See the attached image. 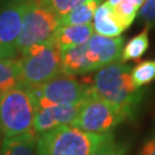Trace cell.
<instances>
[{
  "instance_id": "cell-16",
  "label": "cell",
  "mask_w": 155,
  "mask_h": 155,
  "mask_svg": "<svg viewBox=\"0 0 155 155\" xmlns=\"http://www.w3.org/2000/svg\"><path fill=\"white\" fill-rule=\"evenodd\" d=\"M148 31H150V27L146 25V28L143 31L136 35L123 46L120 61L123 63L127 61H133V60H138L144 55L150 46Z\"/></svg>"
},
{
  "instance_id": "cell-18",
  "label": "cell",
  "mask_w": 155,
  "mask_h": 155,
  "mask_svg": "<svg viewBox=\"0 0 155 155\" xmlns=\"http://www.w3.org/2000/svg\"><path fill=\"white\" fill-rule=\"evenodd\" d=\"M131 78L133 84L141 89L145 85L155 81V60L139 61L131 68Z\"/></svg>"
},
{
  "instance_id": "cell-20",
  "label": "cell",
  "mask_w": 155,
  "mask_h": 155,
  "mask_svg": "<svg viewBox=\"0 0 155 155\" xmlns=\"http://www.w3.org/2000/svg\"><path fill=\"white\" fill-rule=\"evenodd\" d=\"M86 1H89V0H48V4H50L51 8L53 9V12L61 20L62 17L67 15L69 12H71L74 8H76ZM99 1H101V0H99Z\"/></svg>"
},
{
  "instance_id": "cell-9",
  "label": "cell",
  "mask_w": 155,
  "mask_h": 155,
  "mask_svg": "<svg viewBox=\"0 0 155 155\" xmlns=\"http://www.w3.org/2000/svg\"><path fill=\"white\" fill-rule=\"evenodd\" d=\"M81 106L82 104L37 108L33 121V131L36 134H41L56 127L72 125L81 109Z\"/></svg>"
},
{
  "instance_id": "cell-3",
  "label": "cell",
  "mask_w": 155,
  "mask_h": 155,
  "mask_svg": "<svg viewBox=\"0 0 155 155\" xmlns=\"http://www.w3.org/2000/svg\"><path fill=\"white\" fill-rule=\"evenodd\" d=\"M111 134L89 133L72 125L56 127L37 134L38 155H92Z\"/></svg>"
},
{
  "instance_id": "cell-8",
  "label": "cell",
  "mask_w": 155,
  "mask_h": 155,
  "mask_svg": "<svg viewBox=\"0 0 155 155\" xmlns=\"http://www.w3.org/2000/svg\"><path fill=\"white\" fill-rule=\"evenodd\" d=\"M32 0H7L0 7V52L5 59H15L17 39L24 15Z\"/></svg>"
},
{
  "instance_id": "cell-14",
  "label": "cell",
  "mask_w": 155,
  "mask_h": 155,
  "mask_svg": "<svg viewBox=\"0 0 155 155\" xmlns=\"http://www.w3.org/2000/svg\"><path fill=\"white\" fill-rule=\"evenodd\" d=\"M0 155H38L37 134L31 132L4 138L0 144Z\"/></svg>"
},
{
  "instance_id": "cell-12",
  "label": "cell",
  "mask_w": 155,
  "mask_h": 155,
  "mask_svg": "<svg viewBox=\"0 0 155 155\" xmlns=\"http://www.w3.org/2000/svg\"><path fill=\"white\" fill-rule=\"evenodd\" d=\"M93 31L91 23L81 25H61L53 38L63 50L67 47L86 44L93 36Z\"/></svg>"
},
{
  "instance_id": "cell-24",
  "label": "cell",
  "mask_w": 155,
  "mask_h": 155,
  "mask_svg": "<svg viewBox=\"0 0 155 155\" xmlns=\"http://www.w3.org/2000/svg\"><path fill=\"white\" fill-rule=\"evenodd\" d=\"M122 1H129V2H132L134 5H137L138 7H141L143 4L145 2V0H107L106 2L108 4V5H115V4H118V2H122Z\"/></svg>"
},
{
  "instance_id": "cell-19",
  "label": "cell",
  "mask_w": 155,
  "mask_h": 155,
  "mask_svg": "<svg viewBox=\"0 0 155 155\" xmlns=\"http://www.w3.org/2000/svg\"><path fill=\"white\" fill-rule=\"evenodd\" d=\"M109 7L123 30H127L132 24L140 9V7L129 1H122L113 6L109 5Z\"/></svg>"
},
{
  "instance_id": "cell-5",
  "label": "cell",
  "mask_w": 155,
  "mask_h": 155,
  "mask_svg": "<svg viewBox=\"0 0 155 155\" xmlns=\"http://www.w3.org/2000/svg\"><path fill=\"white\" fill-rule=\"evenodd\" d=\"M60 27V17L53 12L47 0H32L24 15L17 39V53L22 54L35 45L51 40Z\"/></svg>"
},
{
  "instance_id": "cell-1",
  "label": "cell",
  "mask_w": 155,
  "mask_h": 155,
  "mask_svg": "<svg viewBox=\"0 0 155 155\" xmlns=\"http://www.w3.org/2000/svg\"><path fill=\"white\" fill-rule=\"evenodd\" d=\"M91 91L94 97L124 110L129 118L134 116L144 97V91L133 84L131 68L121 61L97 70L91 82Z\"/></svg>"
},
{
  "instance_id": "cell-7",
  "label": "cell",
  "mask_w": 155,
  "mask_h": 155,
  "mask_svg": "<svg viewBox=\"0 0 155 155\" xmlns=\"http://www.w3.org/2000/svg\"><path fill=\"white\" fill-rule=\"evenodd\" d=\"M32 90L37 108L48 106L79 105L92 94L91 83L81 82L74 76L60 75Z\"/></svg>"
},
{
  "instance_id": "cell-15",
  "label": "cell",
  "mask_w": 155,
  "mask_h": 155,
  "mask_svg": "<svg viewBox=\"0 0 155 155\" xmlns=\"http://www.w3.org/2000/svg\"><path fill=\"white\" fill-rule=\"evenodd\" d=\"M21 83L20 59H0V97Z\"/></svg>"
},
{
  "instance_id": "cell-21",
  "label": "cell",
  "mask_w": 155,
  "mask_h": 155,
  "mask_svg": "<svg viewBox=\"0 0 155 155\" xmlns=\"http://www.w3.org/2000/svg\"><path fill=\"white\" fill-rule=\"evenodd\" d=\"M92 155H125V147L122 144L116 143L114 136L111 134L105 143H102L94 150Z\"/></svg>"
},
{
  "instance_id": "cell-2",
  "label": "cell",
  "mask_w": 155,
  "mask_h": 155,
  "mask_svg": "<svg viewBox=\"0 0 155 155\" xmlns=\"http://www.w3.org/2000/svg\"><path fill=\"white\" fill-rule=\"evenodd\" d=\"M37 110L32 90L20 83L0 97V136L11 138L33 131Z\"/></svg>"
},
{
  "instance_id": "cell-6",
  "label": "cell",
  "mask_w": 155,
  "mask_h": 155,
  "mask_svg": "<svg viewBox=\"0 0 155 155\" xmlns=\"http://www.w3.org/2000/svg\"><path fill=\"white\" fill-rule=\"evenodd\" d=\"M127 118L121 108L91 94L81 106L72 127L94 134H110Z\"/></svg>"
},
{
  "instance_id": "cell-22",
  "label": "cell",
  "mask_w": 155,
  "mask_h": 155,
  "mask_svg": "<svg viewBox=\"0 0 155 155\" xmlns=\"http://www.w3.org/2000/svg\"><path fill=\"white\" fill-rule=\"evenodd\" d=\"M138 16L147 23V25H155V0H145L138 12Z\"/></svg>"
},
{
  "instance_id": "cell-23",
  "label": "cell",
  "mask_w": 155,
  "mask_h": 155,
  "mask_svg": "<svg viewBox=\"0 0 155 155\" xmlns=\"http://www.w3.org/2000/svg\"><path fill=\"white\" fill-rule=\"evenodd\" d=\"M140 155H155V134L148 139L141 147Z\"/></svg>"
},
{
  "instance_id": "cell-10",
  "label": "cell",
  "mask_w": 155,
  "mask_h": 155,
  "mask_svg": "<svg viewBox=\"0 0 155 155\" xmlns=\"http://www.w3.org/2000/svg\"><path fill=\"white\" fill-rule=\"evenodd\" d=\"M124 39L122 37H105L100 35H93L86 43L90 59L92 60L97 70L110 63L120 61Z\"/></svg>"
},
{
  "instance_id": "cell-4",
  "label": "cell",
  "mask_w": 155,
  "mask_h": 155,
  "mask_svg": "<svg viewBox=\"0 0 155 155\" xmlns=\"http://www.w3.org/2000/svg\"><path fill=\"white\" fill-rule=\"evenodd\" d=\"M21 83L36 89L62 75V48L52 38L30 47L20 59Z\"/></svg>"
},
{
  "instance_id": "cell-13",
  "label": "cell",
  "mask_w": 155,
  "mask_h": 155,
  "mask_svg": "<svg viewBox=\"0 0 155 155\" xmlns=\"http://www.w3.org/2000/svg\"><path fill=\"white\" fill-rule=\"evenodd\" d=\"M92 27L98 35L105 36V37H111V38L121 37L122 32L124 31L121 28V25L118 24L110 7L107 2L101 4L97 8L93 17Z\"/></svg>"
},
{
  "instance_id": "cell-17",
  "label": "cell",
  "mask_w": 155,
  "mask_h": 155,
  "mask_svg": "<svg viewBox=\"0 0 155 155\" xmlns=\"http://www.w3.org/2000/svg\"><path fill=\"white\" fill-rule=\"evenodd\" d=\"M100 2L101 1L99 0H89L74 8L60 20L61 25H81L91 23Z\"/></svg>"
},
{
  "instance_id": "cell-25",
  "label": "cell",
  "mask_w": 155,
  "mask_h": 155,
  "mask_svg": "<svg viewBox=\"0 0 155 155\" xmlns=\"http://www.w3.org/2000/svg\"><path fill=\"white\" fill-rule=\"evenodd\" d=\"M0 59H5V58H4V55H2V53H1V52H0Z\"/></svg>"
},
{
  "instance_id": "cell-11",
  "label": "cell",
  "mask_w": 155,
  "mask_h": 155,
  "mask_svg": "<svg viewBox=\"0 0 155 155\" xmlns=\"http://www.w3.org/2000/svg\"><path fill=\"white\" fill-rule=\"evenodd\" d=\"M62 75L76 76L97 71L92 60L90 59L86 44L71 46L62 50Z\"/></svg>"
}]
</instances>
